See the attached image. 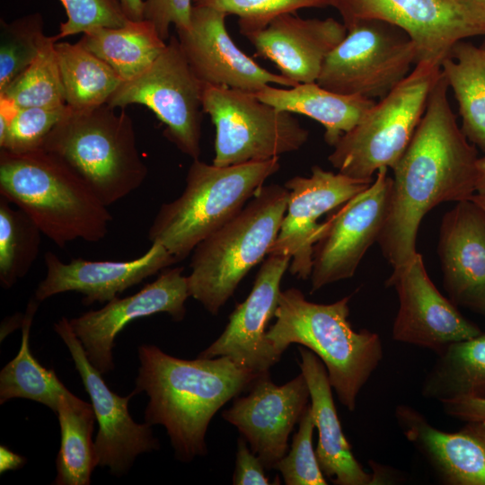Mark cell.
<instances>
[{
  "mask_svg": "<svg viewBox=\"0 0 485 485\" xmlns=\"http://www.w3.org/2000/svg\"><path fill=\"white\" fill-rule=\"evenodd\" d=\"M448 89L441 69L412 139L392 169L388 211L377 242L392 269L416 254L419 225L428 211L476 192L477 149L457 124Z\"/></svg>",
  "mask_w": 485,
  "mask_h": 485,
  "instance_id": "6da1fadb",
  "label": "cell"
},
{
  "mask_svg": "<svg viewBox=\"0 0 485 485\" xmlns=\"http://www.w3.org/2000/svg\"><path fill=\"white\" fill-rule=\"evenodd\" d=\"M138 357L133 393L147 394L146 423L165 428L175 457L182 462L207 454L212 418L261 375L227 356L182 359L154 345L139 346Z\"/></svg>",
  "mask_w": 485,
  "mask_h": 485,
  "instance_id": "7a4b0ae2",
  "label": "cell"
},
{
  "mask_svg": "<svg viewBox=\"0 0 485 485\" xmlns=\"http://www.w3.org/2000/svg\"><path fill=\"white\" fill-rule=\"evenodd\" d=\"M0 196L23 210L61 248L77 239L102 240L112 220L87 182L42 148L0 149Z\"/></svg>",
  "mask_w": 485,
  "mask_h": 485,
  "instance_id": "3957f363",
  "label": "cell"
},
{
  "mask_svg": "<svg viewBox=\"0 0 485 485\" xmlns=\"http://www.w3.org/2000/svg\"><path fill=\"white\" fill-rule=\"evenodd\" d=\"M350 298L324 304L306 300L296 288L281 291L276 322L266 339L280 357L291 344L315 353L326 367L339 401L352 411L361 389L383 358V345L377 333L352 328L348 320Z\"/></svg>",
  "mask_w": 485,
  "mask_h": 485,
  "instance_id": "277c9868",
  "label": "cell"
},
{
  "mask_svg": "<svg viewBox=\"0 0 485 485\" xmlns=\"http://www.w3.org/2000/svg\"><path fill=\"white\" fill-rule=\"evenodd\" d=\"M279 168V157L228 166L192 160L184 190L160 207L149 241L163 245L177 262L186 259L234 217Z\"/></svg>",
  "mask_w": 485,
  "mask_h": 485,
  "instance_id": "5b68a950",
  "label": "cell"
},
{
  "mask_svg": "<svg viewBox=\"0 0 485 485\" xmlns=\"http://www.w3.org/2000/svg\"><path fill=\"white\" fill-rule=\"evenodd\" d=\"M287 199L284 185H262L234 217L194 248L187 276L190 296L211 314L218 313L246 274L269 255Z\"/></svg>",
  "mask_w": 485,
  "mask_h": 485,
  "instance_id": "8992f818",
  "label": "cell"
},
{
  "mask_svg": "<svg viewBox=\"0 0 485 485\" xmlns=\"http://www.w3.org/2000/svg\"><path fill=\"white\" fill-rule=\"evenodd\" d=\"M103 104L70 111L51 130L42 149L83 178L109 207L145 181L148 170L137 146L131 118Z\"/></svg>",
  "mask_w": 485,
  "mask_h": 485,
  "instance_id": "52a82bcc",
  "label": "cell"
},
{
  "mask_svg": "<svg viewBox=\"0 0 485 485\" xmlns=\"http://www.w3.org/2000/svg\"><path fill=\"white\" fill-rule=\"evenodd\" d=\"M440 75V65L418 62L340 137L328 156L332 167L348 177L368 181L379 169H392L410 143Z\"/></svg>",
  "mask_w": 485,
  "mask_h": 485,
  "instance_id": "ba28073f",
  "label": "cell"
},
{
  "mask_svg": "<svg viewBox=\"0 0 485 485\" xmlns=\"http://www.w3.org/2000/svg\"><path fill=\"white\" fill-rule=\"evenodd\" d=\"M203 111L216 128L213 164L262 162L299 150L309 131L293 113L260 100L255 93L204 85Z\"/></svg>",
  "mask_w": 485,
  "mask_h": 485,
  "instance_id": "9c48e42d",
  "label": "cell"
},
{
  "mask_svg": "<svg viewBox=\"0 0 485 485\" xmlns=\"http://www.w3.org/2000/svg\"><path fill=\"white\" fill-rule=\"evenodd\" d=\"M418 62L416 46L401 29L380 20H358L327 56L316 83L340 94L382 99Z\"/></svg>",
  "mask_w": 485,
  "mask_h": 485,
  "instance_id": "30bf717a",
  "label": "cell"
},
{
  "mask_svg": "<svg viewBox=\"0 0 485 485\" xmlns=\"http://www.w3.org/2000/svg\"><path fill=\"white\" fill-rule=\"evenodd\" d=\"M202 83L190 68L175 36L142 75L122 82L107 104H140L164 125V136L192 160L199 159L203 116Z\"/></svg>",
  "mask_w": 485,
  "mask_h": 485,
  "instance_id": "8fae6325",
  "label": "cell"
},
{
  "mask_svg": "<svg viewBox=\"0 0 485 485\" xmlns=\"http://www.w3.org/2000/svg\"><path fill=\"white\" fill-rule=\"evenodd\" d=\"M346 28L358 20L375 19L405 31L419 61L441 66L453 47L485 35V22L460 0H331Z\"/></svg>",
  "mask_w": 485,
  "mask_h": 485,
  "instance_id": "7c38bea8",
  "label": "cell"
},
{
  "mask_svg": "<svg viewBox=\"0 0 485 485\" xmlns=\"http://www.w3.org/2000/svg\"><path fill=\"white\" fill-rule=\"evenodd\" d=\"M392 183L388 168L379 169L365 190L339 207L323 222L313 251L312 293L354 276L384 227Z\"/></svg>",
  "mask_w": 485,
  "mask_h": 485,
  "instance_id": "4fadbf2b",
  "label": "cell"
},
{
  "mask_svg": "<svg viewBox=\"0 0 485 485\" xmlns=\"http://www.w3.org/2000/svg\"><path fill=\"white\" fill-rule=\"evenodd\" d=\"M385 285L395 289L399 299L392 325L396 341L438 354L449 344L481 332L436 287L418 251L405 264L392 269Z\"/></svg>",
  "mask_w": 485,
  "mask_h": 485,
  "instance_id": "5bb4252c",
  "label": "cell"
},
{
  "mask_svg": "<svg viewBox=\"0 0 485 485\" xmlns=\"http://www.w3.org/2000/svg\"><path fill=\"white\" fill-rule=\"evenodd\" d=\"M372 181L318 165L312 167L310 176L290 178L284 184L288 190L287 210L269 255L289 257L291 274L303 280L310 278L313 246L323 228L318 219L365 190Z\"/></svg>",
  "mask_w": 485,
  "mask_h": 485,
  "instance_id": "9a60e30c",
  "label": "cell"
},
{
  "mask_svg": "<svg viewBox=\"0 0 485 485\" xmlns=\"http://www.w3.org/2000/svg\"><path fill=\"white\" fill-rule=\"evenodd\" d=\"M54 330L69 349L91 399L99 426L94 440L98 466L109 468L112 475L126 474L137 455L158 450L159 442L149 424H138L131 418L128 401L135 394L122 397L108 387L102 374L89 361L69 321L62 317Z\"/></svg>",
  "mask_w": 485,
  "mask_h": 485,
  "instance_id": "2e32d148",
  "label": "cell"
},
{
  "mask_svg": "<svg viewBox=\"0 0 485 485\" xmlns=\"http://www.w3.org/2000/svg\"><path fill=\"white\" fill-rule=\"evenodd\" d=\"M182 267L164 269L158 278L137 293L116 297L99 310L88 311L69 320L92 365L102 375L113 370L114 340L130 322L159 313H166L175 322L186 314L190 296L187 276Z\"/></svg>",
  "mask_w": 485,
  "mask_h": 485,
  "instance_id": "e0dca14e",
  "label": "cell"
},
{
  "mask_svg": "<svg viewBox=\"0 0 485 485\" xmlns=\"http://www.w3.org/2000/svg\"><path fill=\"white\" fill-rule=\"evenodd\" d=\"M309 399L302 373L283 385H276L267 373L253 382L248 395L235 397L222 416L238 429L265 469H275L287 453L289 435Z\"/></svg>",
  "mask_w": 485,
  "mask_h": 485,
  "instance_id": "ac0fdd59",
  "label": "cell"
},
{
  "mask_svg": "<svg viewBox=\"0 0 485 485\" xmlns=\"http://www.w3.org/2000/svg\"><path fill=\"white\" fill-rule=\"evenodd\" d=\"M226 16L212 7L193 5L189 29L176 31L181 48L202 83L251 93L272 84L296 85L241 50L226 29Z\"/></svg>",
  "mask_w": 485,
  "mask_h": 485,
  "instance_id": "d6986e66",
  "label": "cell"
},
{
  "mask_svg": "<svg viewBox=\"0 0 485 485\" xmlns=\"http://www.w3.org/2000/svg\"><path fill=\"white\" fill-rule=\"evenodd\" d=\"M290 260L287 256L268 255L247 298L232 312L222 334L198 357L227 356L258 374L269 373L280 357L266 339V327L275 317L280 283Z\"/></svg>",
  "mask_w": 485,
  "mask_h": 485,
  "instance_id": "ffe728a7",
  "label": "cell"
},
{
  "mask_svg": "<svg viewBox=\"0 0 485 485\" xmlns=\"http://www.w3.org/2000/svg\"><path fill=\"white\" fill-rule=\"evenodd\" d=\"M46 276L39 283L34 298L40 303L57 294L77 292L83 303H108L126 289L177 263L161 244L151 243L141 256L130 260H88L82 258L64 262L57 254L44 255Z\"/></svg>",
  "mask_w": 485,
  "mask_h": 485,
  "instance_id": "44dd1931",
  "label": "cell"
},
{
  "mask_svg": "<svg viewBox=\"0 0 485 485\" xmlns=\"http://www.w3.org/2000/svg\"><path fill=\"white\" fill-rule=\"evenodd\" d=\"M437 254L448 298L485 318V209L470 198L445 212Z\"/></svg>",
  "mask_w": 485,
  "mask_h": 485,
  "instance_id": "7402d4cb",
  "label": "cell"
},
{
  "mask_svg": "<svg viewBox=\"0 0 485 485\" xmlns=\"http://www.w3.org/2000/svg\"><path fill=\"white\" fill-rule=\"evenodd\" d=\"M346 34L344 23L334 18L304 19L287 13L245 37L255 56L273 62L281 75L297 84L317 81L325 58Z\"/></svg>",
  "mask_w": 485,
  "mask_h": 485,
  "instance_id": "603a6c76",
  "label": "cell"
},
{
  "mask_svg": "<svg viewBox=\"0 0 485 485\" xmlns=\"http://www.w3.org/2000/svg\"><path fill=\"white\" fill-rule=\"evenodd\" d=\"M395 419L406 439L448 485H485V439L468 427L448 433L416 409L401 404Z\"/></svg>",
  "mask_w": 485,
  "mask_h": 485,
  "instance_id": "cb8c5ba5",
  "label": "cell"
},
{
  "mask_svg": "<svg viewBox=\"0 0 485 485\" xmlns=\"http://www.w3.org/2000/svg\"><path fill=\"white\" fill-rule=\"evenodd\" d=\"M298 350L299 366L309 387L312 414L318 430L315 454L322 473L337 485L373 484L374 478L357 461L344 436L323 362L304 346H298Z\"/></svg>",
  "mask_w": 485,
  "mask_h": 485,
  "instance_id": "d4e9b609",
  "label": "cell"
},
{
  "mask_svg": "<svg viewBox=\"0 0 485 485\" xmlns=\"http://www.w3.org/2000/svg\"><path fill=\"white\" fill-rule=\"evenodd\" d=\"M255 94L280 110L304 115L322 124L325 129L324 140L331 146L353 128L375 103L363 96L329 91L316 82L287 88L267 85Z\"/></svg>",
  "mask_w": 485,
  "mask_h": 485,
  "instance_id": "484cf974",
  "label": "cell"
},
{
  "mask_svg": "<svg viewBox=\"0 0 485 485\" xmlns=\"http://www.w3.org/2000/svg\"><path fill=\"white\" fill-rule=\"evenodd\" d=\"M107 63L122 82L147 70L167 46L148 20L128 21L120 27H97L78 41Z\"/></svg>",
  "mask_w": 485,
  "mask_h": 485,
  "instance_id": "4316f807",
  "label": "cell"
},
{
  "mask_svg": "<svg viewBox=\"0 0 485 485\" xmlns=\"http://www.w3.org/2000/svg\"><path fill=\"white\" fill-rule=\"evenodd\" d=\"M426 375L421 394L439 402L485 398V332L449 344Z\"/></svg>",
  "mask_w": 485,
  "mask_h": 485,
  "instance_id": "83f0119b",
  "label": "cell"
},
{
  "mask_svg": "<svg viewBox=\"0 0 485 485\" xmlns=\"http://www.w3.org/2000/svg\"><path fill=\"white\" fill-rule=\"evenodd\" d=\"M57 414L61 439L54 484L89 485L98 466L92 437L96 419L93 405L66 389L59 397Z\"/></svg>",
  "mask_w": 485,
  "mask_h": 485,
  "instance_id": "f1b7e54d",
  "label": "cell"
},
{
  "mask_svg": "<svg viewBox=\"0 0 485 485\" xmlns=\"http://www.w3.org/2000/svg\"><path fill=\"white\" fill-rule=\"evenodd\" d=\"M441 69L457 101L463 133L485 153V50L461 40Z\"/></svg>",
  "mask_w": 485,
  "mask_h": 485,
  "instance_id": "f546056e",
  "label": "cell"
},
{
  "mask_svg": "<svg viewBox=\"0 0 485 485\" xmlns=\"http://www.w3.org/2000/svg\"><path fill=\"white\" fill-rule=\"evenodd\" d=\"M66 104L75 111L106 104L122 80L103 60L78 42L56 41Z\"/></svg>",
  "mask_w": 485,
  "mask_h": 485,
  "instance_id": "4dcf8cb0",
  "label": "cell"
},
{
  "mask_svg": "<svg viewBox=\"0 0 485 485\" xmlns=\"http://www.w3.org/2000/svg\"><path fill=\"white\" fill-rule=\"evenodd\" d=\"M39 301H30L22 322V342L18 354L0 372V404L13 398L40 402L57 413L60 395L66 387L53 369L42 366L30 349V331Z\"/></svg>",
  "mask_w": 485,
  "mask_h": 485,
  "instance_id": "1f68e13d",
  "label": "cell"
},
{
  "mask_svg": "<svg viewBox=\"0 0 485 485\" xmlns=\"http://www.w3.org/2000/svg\"><path fill=\"white\" fill-rule=\"evenodd\" d=\"M0 196V284L11 288L37 259L42 232L21 208Z\"/></svg>",
  "mask_w": 485,
  "mask_h": 485,
  "instance_id": "d6a6232c",
  "label": "cell"
},
{
  "mask_svg": "<svg viewBox=\"0 0 485 485\" xmlns=\"http://www.w3.org/2000/svg\"><path fill=\"white\" fill-rule=\"evenodd\" d=\"M55 36L48 37L30 66L0 92V98L15 108L66 105L61 81Z\"/></svg>",
  "mask_w": 485,
  "mask_h": 485,
  "instance_id": "836d02e7",
  "label": "cell"
},
{
  "mask_svg": "<svg viewBox=\"0 0 485 485\" xmlns=\"http://www.w3.org/2000/svg\"><path fill=\"white\" fill-rule=\"evenodd\" d=\"M0 92L23 73L39 55L48 36L40 13L12 22L1 20Z\"/></svg>",
  "mask_w": 485,
  "mask_h": 485,
  "instance_id": "e575fe53",
  "label": "cell"
},
{
  "mask_svg": "<svg viewBox=\"0 0 485 485\" xmlns=\"http://www.w3.org/2000/svg\"><path fill=\"white\" fill-rule=\"evenodd\" d=\"M69 111L67 105L16 108L6 119L8 126L0 137V149L25 153L41 148L51 130Z\"/></svg>",
  "mask_w": 485,
  "mask_h": 485,
  "instance_id": "d590c367",
  "label": "cell"
},
{
  "mask_svg": "<svg viewBox=\"0 0 485 485\" xmlns=\"http://www.w3.org/2000/svg\"><path fill=\"white\" fill-rule=\"evenodd\" d=\"M193 5L208 6L238 17L241 34L259 31L273 19L304 8H326L331 0H193Z\"/></svg>",
  "mask_w": 485,
  "mask_h": 485,
  "instance_id": "8d00e7d4",
  "label": "cell"
},
{
  "mask_svg": "<svg viewBox=\"0 0 485 485\" xmlns=\"http://www.w3.org/2000/svg\"><path fill=\"white\" fill-rule=\"evenodd\" d=\"M298 424L290 451L277 463L275 469L279 471L287 485H326L328 482L313 447L315 425L310 404Z\"/></svg>",
  "mask_w": 485,
  "mask_h": 485,
  "instance_id": "74e56055",
  "label": "cell"
},
{
  "mask_svg": "<svg viewBox=\"0 0 485 485\" xmlns=\"http://www.w3.org/2000/svg\"><path fill=\"white\" fill-rule=\"evenodd\" d=\"M66 21L59 27L56 40L84 33L97 27H120L129 20L119 0H60Z\"/></svg>",
  "mask_w": 485,
  "mask_h": 485,
  "instance_id": "f35d334b",
  "label": "cell"
},
{
  "mask_svg": "<svg viewBox=\"0 0 485 485\" xmlns=\"http://www.w3.org/2000/svg\"><path fill=\"white\" fill-rule=\"evenodd\" d=\"M193 0H145V19L150 21L163 40L170 39L172 25L176 31L190 24Z\"/></svg>",
  "mask_w": 485,
  "mask_h": 485,
  "instance_id": "ab89813d",
  "label": "cell"
},
{
  "mask_svg": "<svg viewBox=\"0 0 485 485\" xmlns=\"http://www.w3.org/2000/svg\"><path fill=\"white\" fill-rule=\"evenodd\" d=\"M264 465L247 445L243 436L237 440L235 467L233 475L234 485H269L272 484L266 477Z\"/></svg>",
  "mask_w": 485,
  "mask_h": 485,
  "instance_id": "60d3db41",
  "label": "cell"
},
{
  "mask_svg": "<svg viewBox=\"0 0 485 485\" xmlns=\"http://www.w3.org/2000/svg\"><path fill=\"white\" fill-rule=\"evenodd\" d=\"M444 412L466 423L485 422V398H461L442 402Z\"/></svg>",
  "mask_w": 485,
  "mask_h": 485,
  "instance_id": "b9f144b4",
  "label": "cell"
},
{
  "mask_svg": "<svg viewBox=\"0 0 485 485\" xmlns=\"http://www.w3.org/2000/svg\"><path fill=\"white\" fill-rule=\"evenodd\" d=\"M120 6L130 21L145 19V0H119Z\"/></svg>",
  "mask_w": 485,
  "mask_h": 485,
  "instance_id": "7bdbcfd3",
  "label": "cell"
},
{
  "mask_svg": "<svg viewBox=\"0 0 485 485\" xmlns=\"http://www.w3.org/2000/svg\"><path fill=\"white\" fill-rule=\"evenodd\" d=\"M1 472L7 470H13L21 467L24 463V458L15 454L5 446L2 445L1 449Z\"/></svg>",
  "mask_w": 485,
  "mask_h": 485,
  "instance_id": "ee69618b",
  "label": "cell"
},
{
  "mask_svg": "<svg viewBox=\"0 0 485 485\" xmlns=\"http://www.w3.org/2000/svg\"><path fill=\"white\" fill-rule=\"evenodd\" d=\"M476 192L479 197L485 198V156L479 157L476 162Z\"/></svg>",
  "mask_w": 485,
  "mask_h": 485,
  "instance_id": "f6af8a7d",
  "label": "cell"
},
{
  "mask_svg": "<svg viewBox=\"0 0 485 485\" xmlns=\"http://www.w3.org/2000/svg\"><path fill=\"white\" fill-rule=\"evenodd\" d=\"M477 18L485 22V0H460Z\"/></svg>",
  "mask_w": 485,
  "mask_h": 485,
  "instance_id": "bcb514c9",
  "label": "cell"
},
{
  "mask_svg": "<svg viewBox=\"0 0 485 485\" xmlns=\"http://www.w3.org/2000/svg\"><path fill=\"white\" fill-rule=\"evenodd\" d=\"M465 426L485 439V422H470Z\"/></svg>",
  "mask_w": 485,
  "mask_h": 485,
  "instance_id": "7dc6e473",
  "label": "cell"
},
{
  "mask_svg": "<svg viewBox=\"0 0 485 485\" xmlns=\"http://www.w3.org/2000/svg\"><path fill=\"white\" fill-rule=\"evenodd\" d=\"M471 198L472 200H474L476 203H478L481 207H482L485 209V198H484L479 197L476 194H474L473 196H472Z\"/></svg>",
  "mask_w": 485,
  "mask_h": 485,
  "instance_id": "c3c4849f",
  "label": "cell"
},
{
  "mask_svg": "<svg viewBox=\"0 0 485 485\" xmlns=\"http://www.w3.org/2000/svg\"><path fill=\"white\" fill-rule=\"evenodd\" d=\"M481 48H482L485 50V40H484V41L482 42Z\"/></svg>",
  "mask_w": 485,
  "mask_h": 485,
  "instance_id": "681fc988",
  "label": "cell"
}]
</instances>
